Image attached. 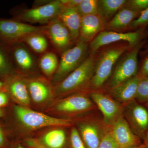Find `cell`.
<instances>
[{"instance_id": "cell-1", "label": "cell", "mask_w": 148, "mask_h": 148, "mask_svg": "<svg viewBox=\"0 0 148 148\" xmlns=\"http://www.w3.org/2000/svg\"><path fill=\"white\" fill-rule=\"evenodd\" d=\"M97 58L96 53H90L79 67L54 85L55 96L65 97L86 92L90 88Z\"/></svg>"}, {"instance_id": "cell-2", "label": "cell", "mask_w": 148, "mask_h": 148, "mask_svg": "<svg viewBox=\"0 0 148 148\" xmlns=\"http://www.w3.org/2000/svg\"><path fill=\"white\" fill-rule=\"evenodd\" d=\"M40 4H35L33 8L21 10L15 9L11 11L13 19L30 23L47 24L58 18L64 6L60 0L43 1Z\"/></svg>"}, {"instance_id": "cell-3", "label": "cell", "mask_w": 148, "mask_h": 148, "mask_svg": "<svg viewBox=\"0 0 148 148\" xmlns=\"http://www.w3.org/2000/svg\"><path fill=\"white\" fill-rule=\"evenodd\" d=\"M131 48L125 42L112 46L102 51L96 59L90 88L95 90L101 88L110 77L116 61L123 54Z\"/></svg>"}, {"instance_id": "cell-4", "label": "cell", "mask_w": 148, "mask_h": 148, "mask_svg": "<svg viewBox=\"0 0 148 148\" xmlns=\"http://www.w3.org/2000/svg\"><path fill=\"white\" fill-rule=\"evenodd\" d=\"M14 112L19 123L29 130L48 127H70L73 123L71 120L53 117L20 105L14 106Z\"/></svg>"}, {"instance_id": "cell-5", "label": "cell", "mask_w": 148, "mask_h": 148, "mask_svg": "<svg viewBox=\"0 0 148 148\" xmlns=\"http://www.w3.org/2000/svg\"><path fill=\"white\" fill-rule=\"evenodd\" d=\"M88 43L77 42L61 54L57 71L50 81L55 85L79 67L88 57Z\"/></svg>"}, {"instance_id": "cell-6", "label": "cell", "mask_w": 148, "mask_h": 148, "mask_svg": "<svg viewBox=\"0 0 148 148\" xmlns=\"http://www.w3.org/2000/svg\"><path fill=\"white\" fill-rule=\"evenodd\" d=\"M45 25L36 26L15 19L0 18V44L5 46L22 42L28 35L44 32Z\"/></svg>"}, {"instance_id": "cell-7", "label": "cell", "mask_w": 148, "mask_h": 148, "mask_svg": "<svg viewBox=\"0 0 148 148\" xmlns=\"http://www.w3.org/2000/svg\"><path fill=\"white\" fill-rule=\"evenodd\" d=\"M5 47L17 74L25 77L38 76V59L25 44L18 42Z\"/></svg>"}, {"instance_id": "cell-8", "label": "cell", "mask_w": 148, "mask_h": 148, "mask_svg": "<svg viewBox=\"0 0 148 148\" xmlns=\"http://www.w3.org/2000/svg\"><path fill=\"white\" fill-rule=\"evenodd\" d=\"M144 42L131 48L118 63L112 71L108 88L113 87L138 75V56Z\"/></svg>"}, {"instance_id": "cell-9", "label": "cell", "mask_w": 148, "mask_h": 148, "mask_svg": "<svg viewBox=\"0 0 148 148\" xmlns=\"http://www.w3.org/2000/svg\"><path fill=\"white\" fill-rule=\"evenodd\" d=\"M96 108L89 95L84 92L74 93L61 98L54 105L53 109L59 113L73 116L87 112Z\"/></svg>"}, {"instance_id": "cell-10", "label": "cell", "mask_w": 148, "mask_h": 148, "mask_svg": "<svg viewBox=\"0 0 148 148\" xmlns=\"http://www.w3.org/2000/svg\"><path fill=\"white\" fill-rule=\"evenodd\" d=\"M92 101L103 116V122L111 127L120 117L123 116V106L109 94L98 90L89 93Z\"/></svg>"}, {"instance_id": "cell-11", "label": "cell", "mask_w": 148, "mask_h": 148, "mask_svg": "<svg viewBox=\"0 0 148 148\" xmlns=\"http://www.w3.org/2000/svg\"><path fill=\"white\" fill-rule=\"evenodd\" d=\"M77 128L86 148H98L104 136L111 129L103 121L93 117L80 121Z\"/></svg>"}, {"instance_id": "cell-12", "label": "cell", "mask_w": 148, "mask_h": 148, "mask_svg": "<svg viewBox=\"0 0 148 148\" xmlns=\"http://www.w3.org/2000/svg\"><path fill=\"white\" fill-rule=\"evenodd\" d=\"M144 32V29L125 33L103 31L90 42L89 47L91 53H96L99 49L104 46L122 41L126 42L131 47H134L141 42Z\"/></svg>"}, {"instance_id": "cell-13", "label": "cell", "mask_w": 148, "mask_h": 148, "mask_svg": "<svg viewBox=\"0 0 148 148\" xmlns=\"http://www.w3.org/2000/svg\"><path fill=\"white\" fill-rule=\"evenodd\" d=\"M123 115L133 132L143 139L148 130V111L136 100L123 106Z\"/></svg>"}, {"instance_id": "cell-14", "label": "cell", "mask_w": 148, "mask_h": 148, "mask_svg": "<svg viewBox=\"0 0 148 148\" xmlns=\"http://www.w3.org/2000/svg\"><path fill=\"white\" fill-rule=\"evenodd\" d=\"M25 80L31 101L35 104L45 105L55 97L54 86L45 77L38 75L25 77Z\"/></svg>"}, {"instance_id": "cell-15", "label": "cell", "mask_w": 148, "mask_h": 148, "mask_svg": "<svg viewBox=\"0 0 148 148\" xmlns=\"http://www.w3.org/2000/svg\"><path fill=\"white\" fill-rule=\"evenodd\" d=\"M44 33L55 50L61 54L72 47L75 42L69 30L58 18L45 25Z\"/></svg>"}, {"instance_id": "cell-16", "label": "cell", "mask_w": 148, "mask_h": 148, "mask_svg": "<svg viewBox=\"0 0 148 148\" xmlns=\"http://www.w3.org/2000/svg\"><path fill=\"white\" fill-rule=\"evenodd\" d=\"M111 132L119 148H134L142 145L141 139L132 131L123 115L112 125Z\"/></svg>"}, {"instance_id": "cell-17", "label": "cell", "mask_w": 148, "mask_h": 148, "mask_svg": "<svg viewBox=\"0 0 148 148\" xmlns=\"http://www.w3.org/2000/svg\"><path fill=\"white\" fill-rule=\"evenodd\" d=\"M5 91L20 106L29 108L31 99L25 77L16 74L10 77L5 82Z\"/></svg>"}, {"instance_id": "cell-18", "label": "cell", "mask_w": 148, "mask_h": 148, "mask_svg": "<svg viewBox=\"0 0 148 148\" xmlns=\"http://www.w3.org/2000/svg\"><path fill=\"white\" fill-rule=\"evenodd\" d=\"M141 78L138 75L116 86L108 88V94L122 106H125L135 100Z\"/></svg>"}, {"instance_id": "cell-19", "label": "cell", "mask_w": 148, "mask_h": 148, "mask_svg": "<svg viewBox=\"0 0 148 148\" xmlns=\"http://www.w3.org/2000/svg\"><path fill=\"white\" fill-rule=\"evenodd\" d=\"M106 22L98 14H90L82 17L78 41L91 42L95 37L103 32Z\"/></svg>"}, {"instance_id": "cell-20", "label": "cell", "mask_w": 148, "mask_h": 148, "mask_svg": "<svg viewBox=\"0 0 148 148\" xmlns=\"http://www.w3.org/2000/svg\"><path fill=\"white\" fill-rule=\"evenodd\" d=\"M69 30L74 42L79 36L82 16L76 8L64 7L58 18Z\"/></svg>"}, {"instance_id": "cell-21", "label": "cell", "mask_w": 148, "mask_h": 148, "mask_svg": "<svg viewBox=\"0 0 148 148\" xmlns=\"http://www.w3.org/2000/svg\"><path fill=\"white\" fill-rule=\"evenodd\" d=\"M140 13L124 7L106 23L105 28L117 31L129 28L130 24L139 16Z\"/></svg>"}, {"instance_id": "cell-22", "label": "cell", "mask_w": 148, "mask_h": 148, "mask_svg": "<svg viewBox=\"0 0 148 148\" xmlns=\"http://www.w3.org/2000/svg\"><path fill=\"white\" fill-rule=\"evenodd\" d=\"M38 140L45 148H66L67 145L66 132L61 128L47 132Z\"/></svg>"}, {"instance_id": "cell-23", "label": "cell", "mask_w": 148, "mask_h": 148, "mask_svg": "<svg viewBox=\"0 0 148 148\" xmlns=\"http://www.w3.org/2000/svg\"><path fill=\"white\" fill-rule=\"evenodd\" d=\"M127 1L126 0L98 1V14L106 24L120 10L125 6Z\"/></svg>"}, {"instance_id": "cell-24", "label": "cell", "mask_w": 148, "mask_h": 148, "mask_svg": "<svg viewBox=\"0 0 148 148\" xmlns=\"http://www.w3.org/2000/svg\"><path fill=\"white\" fill-rule=\"evenodd\" d=\"M59 61L53 51H47L38 59L39 69L46 78L51 80L58 69Z\"/></svg>"}, {"instance_id": "cell-25", "label": "cell", "mask_w": 148, "mask_h": 148, "mask_svg": "<svg viewBox=\"0 0 148 148\" xmlns=\"http://www.w3.org/2000/svg\"><path fill=\"white\" fill-rule=\"evenodd\" d=\"M35 53L43 54L47 51L48 41L44 32H37L28 35L22 41Z\"/></svg>"}, {"instance_id": "cell-26", "label": "cell", "mask_w": 148, "mask_h": 148, "mask_svg": "<svg viewBox=\"0 0 148 148\" xmlns=\"http://www.w3.org/2000/svg\"><path fill=\"white\" fill-rule=\"evenodd\" d=\"M17 74L6 47L0 44V77L4 82L10 77Z\"/></svg>"}, {"instance_id": "cell-27", "label": "cell", "mask_w": 148, "mask_h": 148, "mask_svg": "<svg viewBox=\"0 0 148 148\" xmlns=\"http://www.w3.org/2000/svg\"><path fill=\"white\" fill-rule=\"evenodd\" d=\"M76 8L82 17L90 14H98V1L82 0Z\"/></svg>"}, {"instance_id": "cell-28", "label": "cell", "mask_w": 148, "mask_h": 148, "mask_svg": "<svg viewBox=\"0 0 148 148\" xmlns=\"http://www.w3.org/2000/svg\"><path fill=\"white\" fill-rule=\"evenodd\" d=\"M135 100L140 103L148 101V77H142L138 84Z\"/></svg>"}, {"instance_id": "cell-29", "label": "cell", "mask_w": 148, "mask_h": 148, "mask_svg": "<svg viewBox=\"0 0 148 148\" xmlns=\"http://www.w3.org/2000/svg\"><path fill=\"white\" fill-rule=\"evenodd\" d=\"M148 25V8L140 12L139 16L133 21L129 28L132 29H144Z\"/></svg>"}, {"instance_id": "cell-30", "label": "cell", "mask_w": 148, "mask_h": 148, "mask_svg": "<svg viewBox=\"0 0 148 148\" xmlns=\"http://www.w3.org/2000/svg\"><path fill=\"white\" fill-rule=\"evenodd\" d=\"M71 148H86L76 127H72L70 136Z\"/></svg>"}, {"instance_id": "cell-31", "label": "cell", "mask_w": 148, "mask_h": 148, "mask_svg": "<svg viewBox=\"0 0 148 148\" xmlns=\"http://www.w3.org/2000/svg\"><path fill=\"white\" fill-rule=\"evenodd\" d=\"M125 7L140 13L148 8V0L127 1Z\"/></svg>"}, {"instance_id": "cell-32", "label": "cell", "mask_w": 148, "mask_h": 148, "mask_svg": "<svg viewBox=\"0 0 148 148\" xmlns=\"http://www.w3.org/2000/svg\"><path fill=\"white\" fill-rule=\"evenodd\" d=\"M98 148H119L110 130L104 136Z\"/></svg>"}, {"instance_id": "cell-33", "label": "cell", "mask_w": 148, "mask_h": 148, "mask_svg": "<svg viewBox=\"0 0 148 148\" xmlns=\"http://www.w3.org/2000/svg\"><path fill=\"white\" fill-rule=\"evenodd\" d=\"M138 75L141 77H148V56L143 61Z\"/></svg>"}, {"instance_id": "cell-34", "label": "cell", "mask_w": 148, "mask_h": 148, "mask_svg": "<svg viewBox=\"0 0 148 148\" xmlns=\"http://www.w3.org/2000/svg\"><path fill=\"white\" fill-rule=\"evenodd\" d=\"M25 144L29 148H45L41 144L38 140L34 138H29L25 141Z\"/></svg>"}, {"instance_id": "cell-35", "label": "cell", "mask_w": 148, "mask_h": 148, "mask_svg": "<svg viewBox=\"0 0 148 148\" xmlns=\"http://www.w3.org/2000/svg\"><path fill=\"white\" fill-rule=\"evenodd\" d=\"M64 7L76 8L82 1V0H60Z\"/></svg>"}, {"instance_id": "cell-36", "label": "cell", "mask_w": 148, "mask_h": 148, "mask_svg": "<svg viewBox=\"0 0 148 148\" xmlns=\"http://www.w3.org/2000/svg\"><path fill=\"white\" fill-rule=\"evenodd\" d=\"M8 101V93L5 90L0 91V108L6 105Z\"/></svg>"}, {"instance_id": "cell-37", "label": "cell", "mask_w": 148, "mask_h": 148, "mask_svg": "<svg viewBox=\"0 0 148 148\" xmlns=\"http://www.w3.org/2000/svg\"><path fill=\"white\" fill-rule=\"evenodd\" d=\"M4 143V137L1 129L0 128V147H1Z\"/></svg>"}, {"instance_id": "cell-38", "label": "cell", "mask_w": 148, "mask_h": 148, "mask_svg": "<svg viewBox=\"0 0 148 148\" xmlns=\"http://www.w3.org/2000/svg\"><path fill=\"white\" fill-rule=\"evenodd\" d=\"M143 140H144L143 145H145L148 148V130L147 131V133H146L145 137L143 138Z\"/></svg>"}, {"instance_id": "cell-39", "label": "cell", "mask_w": 148, "mask_h": 148, "mask_svg": "<svg viewBox=\"0 0 148 148\" xmlns=\"http://www.w3.org/2000/svg\"><path fill=\"white\" fill-rule=\"evenodd\" d=\"M5 90V84L4 82L0 79V91Z\"/></svg>"}, {"instance_id": "cell-40", "label": "cell", "mask_w": 148, "mask_h": 148, "mask_svg": "<svg viewBox=\"0 0 148 148\" xmlns=\"http://www.w3.org/2000/svg\"><path fill=\"white\" fill-rule=\"evenodd\" d=\"M134 148H148L147 147H146L145 145H143V144H142V145H140V146H138V147H136Z\"/></svg>"}, {"instance_id": "cell-41", "label": "cell", "mask_w": 148, "mask_h": 148, "mask_svg": "<svg viewBox=\"0 0 148 148\" xmlns=\"http://www.w3.org/2000/svg\"><path fill=\"white\" fill-rule=\"evenodd\" d=\"M15 148H25L23 147L22 145H21V144H18L16 146V147H15Z\"/></svg>"}, {"instance_id": "cell-42", "label": "cell", "mask_w": 148, "mask_h": 148, "mask_svg": "<svg viewBox=\"0 0 148 148\" xmlns=\"http://www.w3.org/2000/svg\"><path fill=\"white\" fill-rule=\"evenodd\" d=\"M2 114V111L0 109V117L1 116Z\"/></svg>"}, {"instance_id": "cell-43", "label": "cell", "mask_w": 148, "mask_h": 148, "mask_svg": "<svg viewBox=\"0 0 148 148\" xmlns=\"http://www.w3.org/2000/svg\"><path fill=\"white\" fill-rule=\"evenodd\" d=\"M146 103V106H147V108H147V110L148 111V101Z\"/></svg>"}, {"instance_id": "cell-44", "label": "cell", "mask_w": 148, "mask_h": 148, "mask_svg": "<svg viewBox=\"0 0 148 148\" xmlns=\"http://www.w3.org/2000/svg\"><path fill=\"white\" fill-rule=\"evenodd\" d=\"M145 52H148V44L147 46V49H146V50L145 51Z\"/></svg>"}]
</instances>
